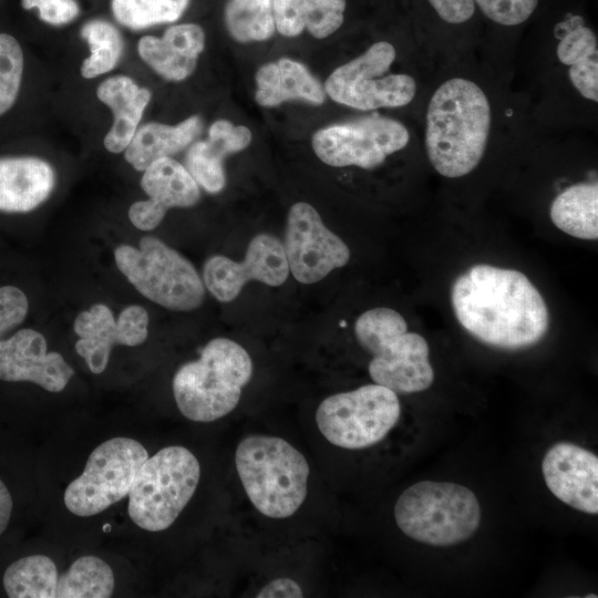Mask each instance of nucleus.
Masks as SVG:
<instances>
[{"label": "nucleus", "mask_w": 598, "mask_h": 598, "mask_svg": "<svg viewBox=\"0 0 598 598\" xmlns=\"http://www.w3.org/2000/svg\"><path fill=\"white\" fill-rule=\"evenodd\" d=\"M451 301L461 326L495 348L534 346L549 327L545 300L518 270L474 265L453 282Z\"/></svg>", "instance_id": "1"}, {"label": "nucleus", "mask_w": 598, "mask_h": 598, "mask_svg": "<svg viewBox=\"0 0 598 598\" xmlns=\"http://www.w3.org/2000/svg\"><path fill=\"white\" fill-rule=\"evenodd\" d=\"M491 106L473 81L453 78L433 93L426 112L425 150L445 177L471 173L481 162L489 135Z\"/></svg>", "instance_id": "2"}, {"label": "nucleus", "mask_w": 598, "mask_h": 598, "mask_svg": "<svg viewBox=\"0 0 598 598\" xmlns=\"http://www.w3.org/2000/svg\"><path fill=\"white\" fill-rule=\"evenodd\" d=\"M235 465L246 495L260 514L287 518L305 502L309 464L286 440L248 435L237 445Z\"/></svg>", "instance_id": "3"}, {"label": "nucleus", "mask_w": 598, "mask_h": 598, "mask_svg": "<svg viewBox=\"0 0 598 598\" xmlns=\"http://www.w3.org/2000/svg\"><path fill=\"white\" fill-rule=\"evenodd\" d=\"M252 375L249 353L236 341L215 338L197 360L183 364L173 378V393L181 413L194 422H213L238 404Z\"/></svg>", "instance_id": "4"}, {"label": "nucleus", "mask_w": 598, "mask_h": 598, "mask_svg": "<svg viewBox=\"0 0 598 598\" xmlns=\"http://www.w3.org/2000/svg\"><path fill=\"white\" fill-rule=\"evenodd\" d=\"M360 346L372 354L369 374L374 383L393 392H421L434 380L426 340L408 331V323L395 310L385 307L363 312L354 324Z\"/></svg>", "instance_id": "5"}, {"label": "nucleus", "mask_w": 598, "mask_h": 598, "mask_svg": "<svg viewBox=\"0 0 598 598\" xmlns=\"http://www.w3.org/2000/svg\"><path fill=\"white\" fill-rule=\"evenodd\" d=\"M394 518L398 527L416 542L451 546L474 535L481 522V507L466 486L422 481L399 496Z\"/></svg>", "instance_id": "6"}, {"label": "nucleus", "mask_w": 598, "mask_h": 598, "mask_svg": "<svg viewBox=\"0 0 598 598\" xmlns=\"http://www.w3.org/2000/svg\"><path fill=\"white\" fill-rule=\"evenodd\" d=\"M199 477V462L189 450H159L144 461L130 489L131 519L148 532L167 529L193 497Z\"/></svg>", "instance_id": "7"}, {"label": "nucleus", "mask_w": 598, "mask_h": 598, "mask_svg": "<svg viewBox=\"0 0 598 598\" xmlns=\"http://www.w3.org/2000/svg\"><path fill=\"white\" fill-rule=\"evenodd\" d=\"M118 270L151 301L174 311H192L204 301V283L193 264L154 236L138 248L121 245L114 251Z\"/></svg>", "instance_id": "8"}, {"label": "nucleus", "mask_w": 598, "mask_h": 598, "mask_svg": "<svg viewBox=\"0 0 598 598\" xmlns=\"http://www.w3.org/2000/svg\"><path fill=\"white\" fill-rule=\"evenodd\" d=\"M400 414L398 394L374 383L323 399L316 411V423L329 443L360 450L382 441Z\"/></svg>", "instance_id": "9"}, {"label": "nucleus", "mask_w": 598, "mask_h": 598, "mask_svg": "<svg viewBox=\"0 0 598 598\" xmlns=\"http://www.w3.org/2000/svg\"><path fill=\"white\" fill-rule=\"evenodd\" d=\"M148 457L145 447L130 437H113L90 454L82 474L64 492V504L74 515L87 517L126 497Z\"/></svg>", "instance_id": "10"}, {"label": "nucleus", "mask_w": 598, "mask_h": 598, "mask_svg": "<svg viewBox=\"0 0 598 598\" xmlns=\"http://www.w3.org/2000/svg\"><path fill=\"white\" fill-rule=\"evenodd\" d=\"M395 55L391 43L375 42L329 75L327 94L337 103L363 111L409 104L416 93L414 79L403 73L386 74Z\"/></svg>", "instance_id": "11"}, {"label": "nucleus", "mask_w": 598, "mask_h": 598, "mask_svg": "<svg viewBox=\"0 0 598 598\" xmlns=\"http://www.w3.org/2000/svg\"><path fill=\"white\" fill-rule=\"evenodd\" d=\"M409 141V131L401 122L375 114L317 131L312 148L327 165L372 169Z\"/></svg>", "instance_id": "12"}, {"label": "nucleus", "mask_w": 598, "mask_h": 598, "mask_svg": "<svg viewBox=\"0 0 598 598\" xmlns=\"http://www.w3.org/2000/svg\"><path fill=\"white\" fill-rule=\"evenodd\" d=\"M282 245L289 271L305 285L320 281L332 270L346 266L350 259L346 243L323 224L317 209L306 202L290 207Z\"/></svg>", "instance_id": "13"}, {"label": "nucleus", "mask_w": 598, "mask_h": 598, "mask_svg": "<svg viewBox=\"0 0 598 598\" xmlns=\"http://www.w3.org/2000/svg\"><path fill=\"white\" fill-rule=\"evenodd\" d=\"M288 274L282 243L275 235L262 233L250 240L243 261L210 256L204 264L203 282L218 301L229 302L249 280L277 287L286 281Z\"/></svg>", "instance_id": "14"}, {"label": "nucleus", "mask_w": 598, "mask_h": 598, "mask_svg": "<svg viewBox=\"0 0 598 598\" xmlns=\"http://www.w3.org/2000/svg\"><path fill=\"white\" fill-rule=\"evenodd\" d=\"M147 311L138 305L125 307L115 320L111 309L102 303L82 311L74 320L73 329L79 336L75 350L91 372L102 373L109 363L115 344L135 347L148 334Z\"/></svg>", "instance_id": "15"}, {"label": "nucleus", "mask_w": 598, "mask_h": 598, "mask_svg": "<svg viewBox=\"0 0 598 598\" xmlns=\"http://www.w3.org/2000/svg\"><path fill=\"white\" fill-rule=\"evenodd\" d=\"M74 370L59 352H48L44 336L22 328L0 341V380L32 382L49 392H61Z\"/></svg>", "instance_id": "16"}, {"label": "nucleus", "mask_w": 598, "mask_h": 598, "mask_svg": "<svg viewBox=\"0 0 598 598\" xmlns=\"http://www.w3.org/2000/svg\"><path fill=\"white\" fill-rule=\"evenodd\" d=\"M542 472L549 491L566 505L598 513V457L570 442H558L545 454Z\"/></svg>", "instance_id": "17"}, {"label": "nucleus", "mask_w": 598, "mask_h": 598, "mask_svg": "<svg viewBox=\"0 0 598 598\" xmlns=\"http://www.w3.org/2000/svg\"><path fill=\"white\" fill-rule=\"evenodd\" d=\"M205 47L203 29L195 23L168 28L162 38H141L137 51L142 60L169 81H182L195 70Z\"/></svg>", "instance_id": "18"}, {"label": "nucleus", "mask_w": 598, "mask_h": 598, "mask_svg": "<svg viewBox=\"0 0 598 598\" xmlns=\"http://www.w3.org/2000/svg\"><path fill=\"white\" fill-rule=\"evenodd\" d=\"M250 142L251 132L246 126L218 120L209 127L206 141L190 145L185 156V167L206 192L218 193L226 184L225 157L246 148Z\"/></svg>", "instance_id": "19"}, {"label": "nucleus", "mask_w": 598, "mask_h": 598, "mask_svg": "<svg viewBox=\"0 0 598 598\" xmlns=\"http://www.w3.org/2000/svg\"><path fill=\"white\" fill-rule=\"evenodd\" d=\"M54 184L52 166L41 158H0V212L33 210L50 196Z\"/></svg>", "instance_id": "20"}, {"label": "nucleus", "mask_w": 598, "mask_h": 598, "mask_svg": "<svg viewBox=\"0 0 598 598\" xmlns=\"http://www.w3.org/2000/svg\"><path fill=\"white\" fill-rule=\"evenodd\" d=\"M96 95L111 109L114 120L104 137V147L115 154L124 152L138 127L151 92L126 75H115L100 83Z\"/></svg>", "instance_id": "21"}, {"label": "nucleus", "mask_w": 598, "mask_h": 598, "mask_svg": "<svg viewBox=\"0 0 598 598\" xmlns=\"http://www.w3.org/2000/svg\"><path fill=\"white\" fill-rule=\"evenodd\" d=\"M256 101L261 106L301 99L312 104L324 101V90L310 72L299 62L280 59L266 63L256 73Z\"/></svg>", "instance_id": "22"}, {"label": "nucleus", "mask_w": 598, "mask_h": 598, "mask_svg": "<svg viewBox=\"0 0 598 598\" xmlns=\"http://www.w3.org/2000/svg\"><path fill=\"white\" fill-rule=\"evenodd\" d=\"M202 120L194 115L177 125L147 123L137 127L124 151V157L136 171L154 161L171 157L188 146L202 131Z\"/></svg>", "instance_id": "23"}, {"label": "nucleus", "mask_w": 598, "mask_h": 598, "mask_svg": "<svg viewBox=\"0 0 598 598\" xmlns=\"http://www.w3.org/2000/svg\"><path fill=\"white\" fill-rule=\"evenodd\" d=\"M346 0H272L275 28L286 37L307 29L317 39L337 31L343 22Z\"/></svg>", "instance_id": "24"}, {"label": "nucleus", "mask_w": 598, "mask_h": 598, "mask_svg": "<svg viewBox=\"0 0 598 598\" xmlns=\"http://www.w3.org/2000/svg\"><path fill=\"white\" fill-rule=\"evenodd\" d=\"M143 172V190L150 197L148 200L165 215L169 208L190 207L199 200L198 184L176 159L158 158Z\"/></svg>", "instance_id": "25"}, {"label": "nucleus", "mask_w": 598, "mask_h": 598, "mask_svg": "<svg viewBox=\"0 0 598 598\" xmlns=\"http://www.w3.org/2000/svg\"><path fill=\"white\" fill-rule=\"evenodd\" d=\"M550 218L564 233L580 239L598 238V185L579 183L564 189L553 200Z\"/></svg>", "instance_id": "26"}, {"label": "nucleus", "mask_w": 598, "mask_h": 598, "mask_svg": "<svg viewBox=\"0 0 598 598\" xmlns=\"http://www.w3.org/2000/svg\"><path fill=\"white\" fill-rule=\"evenodd\" d=\"M58 570L44 555L22 557L3 573L2 585L10 598H54Z\"/></svg>", "instance_id": "27"}, {"label": "nucleus", "mask_w": 598, "mask_h": 598, "mask_svg": "<svg viewBox=\"0 0 598 598\" xmlns=\"http://www.w3.org/2000/svg\"><path fill=\"white\" fill-rule=\"evenodd\" d=\"M114 584L107 563L96 556H82L58 577L54 598H107Z\"/></svg>", "instance_id": "28"}, {"label": "nucleus", "mask_w": 598, "mask_h": 598, "mask_svg": "<svg viewBox=\"0 0 598 598\" xmlns=\"http://www.w3.org/2000/svg\"><path fill=\"white\" fill-rule=\"evenodd\" d=\"M225 23L240 42L264 41L275 32L272 0H228Z\"/></svg>", "instance_id": "29"}, {"label": "nucleus", "mask_w": 598, "mask_h": 598, "mask_svg": "<svg viewBox=\"0 0 598 598\" xmlns=\"http://www.w3.org/2000/svg\"><path fill=\"white\" fill-rule=\"evenodd\" d=\"M90 55L81 65V75L93 79L115 68L123 52V40L118 30L105 20H91L81 29Z\"/></svg>", "instance_id": "30"}, {"label": "nucleus", "mask_w": 598, "mask_h": 598, "mask_svg": "<svg viewBox=\"0 0 598 598\" xmlns=\"http://www.w3.org/2000/svg\"><path fill=\"white\" fill-rule=\"evenodd\" d=\"M189 0H112L114 18L132 30L173 22L181 18Z\"/></svg>", "instance_id": "31"}, {"label": "nucleus", "mask_w": 598, "mask_h": 598, "mask_svg": "<svg viewBox=\"0 0 598 598\" xmlns=\"http://www.w3.org/2000/svg\"><path fill=\"white\" fill-rule=\"evenodd\" d=\"M555 34L560 38L557 58L565 65L571 66L598 54L597 38L579 16H571L558 23Z\"/></svg>", "instance_id": "32"}, {"label": "nucleus", "mask_w": 598, "mask_h": 598, "mask_svg": "<svg viewBox=\"0 0 598 598\" xmlns=\"http://www.w3.org/2000/svg\"><path fill=\"white\" fill-rule=\"evenodd\" d=\"M23 53L10 34L0 33V115L14 104L22 79Z\"/></svg>", "instance_id": "33"}, {"label": "nucleus", "mask_w": 598, "mask_h": 598, "mask_svg": "<svg viewBox=\"0 0 598 598\" xmlns=\"http://www.w3.org/2000/svg\"><path fill=\"white\" fill-rule=\"evenodd\" d=\"M492 21L517 25L526 21L538 6V0H474Z\"/></svg>", "instance_id": "34"}, {"label": "nucleus", "mask_w": 598, "mask_h": 598, "mask_svg": "<svg viewBox=\"0 0 598 598\" xmlns=\"http://www.w3.org/2000/svg\"><path fill=\"white\" fill-rule=\"evenodd\" d=\"M29 299L12 285L0 287V341L12 333L27 318Z\"/></svg>", "instance_id": "35"}, {"label": "nucleus", "mask_w": 598, "mask_h": 598, "mask_svg": "<svg viewBox=\"0 0 598 598\" xmlns=\"http://www.w3.org/2000/svg\"><path fill=\"white\" fill-rule=\"evenodd\" d=\"M25 10L37 8L39 18L53 25L71 22L79 14V6L74 0H21Z\"/></svg>", "instance_id": "36"}, {"label": "nucleus", "mask_w": 598, "mask_h": 598, "mask_svg": "<svg viewBox=\"0 0 598 598\" xmlns=\"http://www.w3.org/2000/svg\"><path fill=\"white\" fill-rule=\"evenodd\" d=\"M598 55L571 65L568 74L575 89L586 99L598 101Z\"/></svg>", "instance_id": "37"}, {"label": "nucleus", "mask_w": 598, "mask_h": 598, "mask_svg": "<svg viewBox=\"0 0 598 598\" xmlns=\"http://www.w3.org/2000/svg\"><path fill=\"white\" fill-rule=\"evenodd\" d=\"M442 20L458 24L470 20L475 11L474 0H427Z\"/></svg>", "instance_id": "38"}, {"label": "nucleus", "mask_w": 598, "mask_h": 598, "mask_svg": "<svg viewBox=\"0 0 598 598\" xmlns=\"http://www.w3.org/2000/svg\"><path fill=\"white\" fill-rule=\"evenodd\" d=\"M165 214L157 209L148 199L133 203L128 208V218L140 230H152L164 219Z\"/></svg>", "instance_id": "39"}, {"label": "nucleus", "mask_w": 598, "mask_h": 598, "mask_svg": "<svg viewBox=\"0 0 598 598\" xmlns=\"http://www.w3.org/2000/svg\"><path fill=\"white\" fill-rule=\"evenodd\" d=\"M258 598H298L302 597L300 585L291 578L280 577L269 581L257 594Z\"/></svg>", "instance_id": "40"}, {"label": "nucleus", "mask_w": 598, "mask_h": 598, "mask_svg": "<svg viewBox=\"0 0 598 598\" xmlns=\"http://www.w3.org/2000/svg\"><path fill=\"white\" fill-rule=\"evenodd\" d=\"M13 501L4 482L0 478V535L6 530L11 518Z\"/></svg>", "instance_id": "41"}]
</instances>
